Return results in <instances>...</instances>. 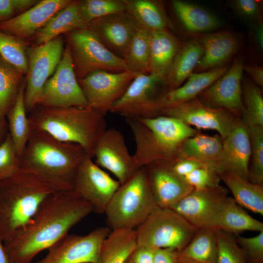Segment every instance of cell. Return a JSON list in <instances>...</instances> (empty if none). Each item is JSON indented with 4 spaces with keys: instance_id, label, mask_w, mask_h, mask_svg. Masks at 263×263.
Masks as SVG:
<instances>
[{
    "instance_id": "obj_1",
    "label": "cell",
    "mask_w": 263,
    "mask_h": 263,
    "mask_svg": "<svg viewBox=\"0 0 263 263\" xmlns=\"http://www.w3.org/2000/svg\"><path fill=\"white\" fill-rule=\"evenodd\" d=\"M92 212L73 189L49 195L26 224L3 242L9 263H31Z\"/></svg>"
},
{
    "instance_id": "obj_2",
    "label": "cell",
    "mask_w": 263,
    "mask_h": 263,
    "mask_svg": "<svg viewBox=\"0 0 263 263\" xmlns=\"http://www.w3.org/2000/svg\"><path fill=\"white\" fill-rule=\"evenodd\" d=\"M88 156L79 145L59 141L43 131L31 130L19 157L20 169L60 190L71 189L77 170Z\"/></svg>"
},
{
    "instance_id": "obj_3",
    "label": "cell",
    "mask_w": 263,
    "mask_h": 263,
    "mask_svg": "<svg viewBox=\"0 0 263 263\" xmlns=\"http://www.w3.org/2000/svg\"><path fill=\"white\" fill-rule=\"evenodd\" d=\"M31 130L44 132L63 142L81 146L94 158L107 129L104 116L90 107L36 106L28 115Z\"/></svg>"
},
{
    "instance_id": "obj_4",
    "label": "cell",
    "mask_w": 263,
    "mask_h": 263,
    "mask_svg": "<svg viewBox=\"0 0 263 263\" xmlns=\"http://www.w3.org/2000/svg\"><path fill=\"white\" fill-rule=\"evenodd\" d=\"M58 191L52 184L20 169L0 181V240L3 242L23 226L40 204Z\"/></svg>"
},
{
    "instance_id": "obj_5",
    "label": "cell",
    "mask_w": 263,
    "mask_h": 263,
    "mask_svg": "<svg viewBox=\"0 0 263 263\" xmlns=\"http://www.w3.org/2000/svg\"><path fill=\"white\" fill-rule=\"evenodd\" d=\"M160 208L152 195L144 168L120 185L105 211L111 230L136 229Z\"/></svg>"
},
{
    "instance_id": "obj_6",
    "label": "cell",
    "mask_w": 263,
    "mask_h": 263,
    "mask_svg": "<svg viewBox=\"0 0 263 263\" xmlns=\"http://www.w3.org/2000/svg\"><path fill=\"white\" fill-rule=\"evenodd\" d=\"M135 230L137 245L181 251L198 229L172 209L159 208Z\"/></svg>"
},
{
    "instance_id": "obj_7",
    "label": "cell",
    "mask_w": 263,
    "mask_h": 263,
    "mask_svg": "<svg viewBox=\"0 0 263 263\" xmlns=\"http://www.w3.org/2000/svg\"><path fill=\"white\" fill-rule=\"evenodd\" d=\"M169 91L166 81L155 75H136L110 112L125 118L149 119L162 116L165 95Z\"/></svg>"
},
{
    "instance_id": "obj_8",
    "label": "cell",
    "mask_w": 263,
    "mask_h": 263,
    "mask_svg": "<svg viewBox=\"0 0 263 263\" xmlns=\"http://www.w3.org/2000/svg\"><path fill=\"white\" fill-rule=\"evenodd\" d=\"M69 46L77 79L96 71H129L124 60L108 50L88 28L64 34Z\"/></svg>"
},
{
    "instance_id": "obj_9",
    "label": "cell",
    "mask_w": 263,
    "mask_h": 263,
    "mask_svg": "<svg viewBox=\"0 0 263 263\" xmlns=\"http://www.w3.org/2000/svg\"><path fill=\"white\" fill-rule=\"evenodd\" d=\"M64 49L62 36L40 45L27 47L28 69L24 94L27 113L38 106L43 86L54 73Z\"/></svg>"
},
{
    "instance_id": "obj_10",
    "label": "cell",
    "mask_w": 263,
    "mask_h": 263,
    "mask_svg": "<svg viewBox=\"0 0 263 263\" xmlns=\"http://www.w3.org/2000/svg\"><path fill=\"white\" fill-rule=\"evenodd\" d=\"M38 105L52 107L88 106L75 75L71 50L67 44L54 73L43 86Z\"/></svg>"
},
{
    "instance_id": "obj_11",
    "label": "cell",
    "mask_w": 263,
    "mask_h": 263,
    "mask_svg": "<svg viewBox=\"0 0 263 263\" xmlns=\"http://www.w3.org/2000/svg\"><path fill=\"white\" fill-rule=\"evenodd\" d=\"M111 230L98 227L85 235L66 234L35 263H99L102 245Z\"/></svg>"
},
{
    "instance_id": "obj_12",
    "label": "cell",
    "mask_w": 263,
    "mask_h": 263,
    "mask_svg": "<svg viewBox=\"0 0 263 263\" xmlns=\"http://www.w3.org/2000/svg\"><path fill=\"white\" fill-rule=\"evenodd\" d=\"M135 76L130 71L112 73L100 70L77 80L88 106L105 117Z\"/></svg>"
},
{
    "instance_id": "obj_13",
    "label": "cell",
    "mask_w": 263,
    "mask_h": 263,
    "mask_svg": "<svg viewBox=\"0 0 263 263\" xmlns=\"http://www.w3.org/2000/svg\"><path fill=\"white\" fill-rule=\"evenodd\" d=\"M162 115L176 118L198 129L216 131L222 140L229 133L240 119L225 109L207 106L197 97L184 103L166 106Z\"/></svg>"
},
{
    "instance_id": "obj_14",
    "label": "cell",
    "mask_w": 263,
    "mask_h": 263,
    "mask_svg": "<svg viewBox=\"0 0 263 263\" xmlns=\"http://www.w3.org/2000/svg\"><path fill=\"white\" fill-rule=\"evenodd\" d=\"M228 197L221 185L201 190L193 189L169 209L183 216L199 229L214 228Z\"/></svg>"
},
{
    "instance_id": "obj_15",
    "label": "cell",
    "mask_w": 263,
    "mask_h": 263,
    "mask_svg": "<svg viewBox=\"0 0 263 263\" xmlns=\"http://www.w3.org/2000/svg\"><path fill=\"white\" fill-rule=\"evenodd\" d=\"M120 185L88 156L77 170L73 189L91 206L93 212L103 214Z\"/></svg>"
},
{
    "instance_id": "obj_16",
    "label": "cell",
    "mask_w": 263,
    "mask_h": 263,
    "mask_svg": "<svg viewBox=\"0 0 263 263\" xmlns=\"http://www.w3.org/2000/svg\"><path fill=\"white\" fill-rule=\"evenodd\" d=\"M94 157V163L111 172L121 185L140 169L129 153L124 136L113 128L107 129L101 137L96 146Z\"/></svg>"
},
{
    "instance_id": "obj_17",
    "label": "cell",
    "mask_w": 263,
    "mask_h": 263,
    "mask_svg": "<svg viewBox=\"0 0 263 263\" xmlns=\"http://www.w3.org/2000/svg\"><path fill=\"white\" fill-rule=\"evenodd\" d=\"M244 66L242 58H235L225 74L198 95L199 100L207 106L224 109L242 117L244 110L242 89Z\"/></svg>"
},
{
    "instance_id": "obj_18",
    "label": "cell",
    "mask_w": 263,
    "mask_h": 263,
    "mask_svg": "<svg viewBox=\"0 0 263 263\" xmlns=\"http://www.w3.org/2000/svg\"><path fill=\"white\" fill-rule=\"evenodd\" d=\"M138 24L126 12L112 14L91 21L87 25L111 52L123 59Z\"/></svg>"
},
{
    "instance_id": "obj_19",
    "label": "cell",
    "mask_w": 263,
    "mask_h": 263,
    "mask_svg": "<svg viewBox=\"0 0 263 263\" xmlns=\"http://www.w3.org/2000/svg\"><path fill=\"white\" fill-rule=\"evenodd\" d=\"M144 168L154 199L160 208H169L194 189L164 163H155Z\"/></svg>"
},
{
    "instance_id": "obj_20",
    "label": "cell",
    "mask_w": 263,
    "mask_h": 263,
    "mask_svg": "<svg viewBox=\"0 0 263 263\" xmlns=\"http://www.w3.org/2000/svg\"><path fill=\"white\" fill-rule=\"evenodd\" d=\"M71 0H41L28 10L0 24V31L22 40L35 33Z\"/></svg>"
},
{
    "instance_id": "obj_21",
    "label": "cell",
    "mask_w": 263,
    "mask_h": 263,
    "mask_svg": "<svg viewBox=\"0 0 263 263\" xmlns=\"http://www.w3.org/2000/svg\"><path fill=\"white\" fill-rule=\"evenodd\" d=\"M222 140L221 166L219 172L228 171L248 181L251 147L248 127L239 119L232 131Z\"/></svg>"
},
{
    "instance_id": "obj_22",
    "label": "cell",
    "mask_w": 263,
    "mask_h": 263,
    "mask_svg": "<svg viewBox=\"0 0 263 263\" xmlns=\"http://www.w3.org/2000/svg\"><path fill=\"white\" fill-rule=\"evenodd\" d=\"M141 119L150 130L155 143L169 161L175 157L181 143L197 133L191 126L170 116L162 115Z\"/></svg>"
},
{
    "instance_id": "obj_23",
    "label": "cell",
    "mask_w": 263,
    "mask_h": 263,
    "mask_svg": "<svg viewBox=\"0 0 263 263\" xmlns=\"http://www.w3.org/2000/svg\"><path fill=\"white\" fill-rule=\"evenodd\" d=\"M197 39L203 46L204 53L195 68L196 73L223 66L240 45L238 36L229 31L201 34Z\"/></svg>"
},
{
    "instance_id": "obj_24",
    "label": "cell",
    "mask_w": 263,
    "mask_h": 263,
    "mask_svg": "<svg viewBox=\"0 0 263 263\" xmlns=\"http://www.w3.org/2000/svg\"><path fill=\"white\" fill-rule=\"evenodd\" d=\"M222 148L223 140L219 135L197 132L181 143L174 159L194 160L218 173L221 170Z\"/></svg>"
},
{
    "instance_id": "obj_25",
    "label": "cell",
    "mask_w": 263,
    "mask_h": 263,
    "mask_svg": "<svg viewBox=\"0 0 263 263\" xmlns=\"http://www.w3.org/2000/svg\"><path fill=\"white\" fill-rule=\"evenodd\" d=\"M80 0H72L54 15L32 37L35 45L46 43L67 32L85 28Z\"/></svg>"
},
{
    "instance_id": "obj_26",
    "label": "cell",
    "mask_w": 263,
    "mask_h": 263,
    "mask_svg": "<svg viewBox=\"0 0 263 263\" xmlns=\"http://www.w3.org/2000/svg\"><path fill=\"white\" fill-rule=\"evenodd\" d=\"M180 47L177 39L167 30L150 31L149 74L166 81Z\"/></svg>"
},
{
    "instance_id": "obj_27",
    "label": "cell",
    "mask_w": 263,
    "mask_h": 263,
    "mask_svg": "<svg viewBox=\"0 0 263 263\" xmlns=\"http://www.w3.org/2000/svg\"><path fill=\"white\" fill-rule=\"evenodd\" d=\"M239 206L253 212L263 215V186L226 171L218 173Z\"/></svg>"
},
{
    "instance_id": "obj_28",
    "label": "cell",
    "mask_w": 263,
    "mask_h": 263,
    "mask_svg": "<svg viewBox=\"0 0 263 263\" xmlns=\"http://www.w3.org/2000/svg\"><path fill=\"white\" fill-rule=\"evenodd\" d=\"M229 67L223 66L207 71L192 73L183 85L166 93L165 108L197 97L202 92L225 74Z\"/></svg>"
},
{
    "instance_id": "obj_29",
    "label": "cell",
    "mask_w": 263,
    "mask_h": 263,
    "mask_svg": "<svg viewBox=\"0 0 263 263\" xmlns=\"http://www.w3.org/2000/svg\"><path fill=\"white\" fill-rule=\"evenodd\" d=\"M203 53V47L197 39L180 47L166 79L169 91L180 87L193 73Z\"/></svg>"
},
{
    "instance_id": "obj_30",
    "label": "cell",
    "mask_w": 263,
    "mask_h": 263,
    "mask_svg": "<svg viewBox=\"0 0 263 263\" xmlns=\"http://www.w3.org/2000/svg\"><path fill=\"white\" fill-rule=\"evenodd\" d=\"M126 11L138 25L150 31L167 30L169 20L164 7L158 1L123 0Z\"/></svg>"
},
{
    "instance_id": "obj_31",
    "label": "cell",
    "mask_w": 263,
    "mask_h": 263,
    "mask_svg": "<svg viewBox=\"0 0 263 263\" xmlns=\"http://www.w3.org/2000/svg\"><path fill=\"white\" fill-rule=\"evenodd\" d=\"M215 229L235 235L244 231H263V223L250 215L244 208L228 196L217 221Z\"/></svg>"
},
{
    "instance_id": "obj_32",
    "label": "cell",
    "mask_w": 263,
    "mask_h": 263,
    "mask_svg": "<svg viewBox=\"0 0 263 263\" xmlns=\"http://www.w3.org/2000/svg\"><path fill=\"white\" fill-rule=\"evenodd\" d=\"M137 246L135 229L111 230L102 245L99 263H126Z\"/></svg>"
},
{
    "instance_id": "obj_33",
    "label": "cell",
    "mask_w": 263,
    "mask_h": 263,
    "mask_svg": "<svg viewBox=\"0 0 263 263\" xmlns=\"http://www.w3.org/2000/svg\"><path fill=\"white\" fill-rule=\"evenodd\" d=\"M179 255L182 263H216L217 242L214 228L199 229Z\"/></svg>"
},
{
    "instance_id": "obj_34",
    "label": "cell",
    "mask_w": 263,
    "mask_h": 263,
    "mask_svg": "<svg viewBox=\"0 0 263 263\" xmlns=\"http://www.w3.org/2000/svg\"><path fill=\"white\" fill-rule=\"evenodd\" d=\"M172 8L179 20L188 31L204 33L220 27L218 18L209 11L195 4L180 0L171 2Z\"/></svg>"
},
{
    "instance_id": "obj_35",
    "label": "cell",
    "mask_w": 263,
    "mask_h": 263,
    "mask_svg": "<svg viewBox=\"0 0 263 263\" xmlns=\"http://www.w3.org/2000/svg\"><path fill=\"white\" fill-rule=\"evenodd\" d=\"M25 87V79H23L15 101L6 116L8 132L19 157L25 147L31 131L24 103Z\"/></svg>"
},
{
    "instance_id": "obj_36",
    "label": "cell",
    "mask_w": 263,
    "mask_h": 263,
    "mask_svg": "<svg viewBox=\"0 0 263 263\" xmlns=\"http://www.w3.org/2000/svg\"><path fill=\"white\" fill-rule=\"evenodd\" d=\"M150 31L138 26L123 59L129 71L136 75L149 74Z\"/></svg>"
},
{
    "instance_id": "obj_37",
    "label": "cell",
    "mask_w": 263,
    "mask_h": 263,
    "mask_svg": "<svg viewBox=\"0 0 263 263\" xmlns=\"http://www.w3.org/2000/svg\"><path fill=\"white\" fill-rule=\"evenodd\" d=\"M24 75L0 56V117L6 114L17 97Z\"/></svg>"
},
{
    "instance_id": "obj_38",
    "label": "cell",
    "mask_w": 263,
    "mask_h": 263,
    "mask_svg": "<svg viewBox=\"0 0 263 263\" xmlns=\"http://www.w3.org/2000/svg\"><path fill=\"white\" fill-rule=\"evenodd\" d=\"M244 112L241 120L247 126H263V98L258 86L244 79L242 86Z\"/></svg>"
},
{
    "instance_id": "obj_39",
    "label": "cell",
    "mask_w": 263,
    "mask_h": 263,
    "mask_svg": "<svg viewBox=\"0 0 263 263\" xmlns=\"http://www.w3.org/2000/svg\"><path fill=\"white\" fill-rule=\"evenodd\" d=\"M27 48L23 40L0 31V56L24 75L28 69Z\"/></svg>"
},
{
    "instance_id": "obj_40",
    "label": "cell",
    "mask_w": 263,
    "mask_h": 263,
    "mask_svg": "<svg viewBox=\"0 0 263 263\" xmlns=\"http://www.w3.org/2000/svg\"><path fill=\"white\" fill-rule=\"evenodd\" d=\"M248 128L251 147V164L248 179L251 183L263 185V126L255 125Z\"/></svg>"
},
{
    "instance_id": "obj_41",
    "label": "cell",
    "mask_w": 263,
    "mask_h": 263,
    "mask_svg": "<svg viewBox=\"0 0 263 263\" xmlns=\"http://www.w3.org/2000/svg\"><path fill=\"white\" fill-rule=\"evenodd\" d=\"M215 232L217 242L216 263H248L235 234L218 229H215Z\"/></svg>"
},
{
    "instance_id": "obj_42",
    "label": "cell",
    "mask_w": 263,
    "mask_h": 263,
    "mask_svg": "<svg viewBox=\"0 0 263 263\" xmlns=\"http://www.w3.org/2000/svg\"><path fill=\"white\" fill-rule=\"evenodd\" d=\"M80 3L87 25L95 19L126 11L123 0H80Z\"/></svg>"
},
{
    "instance_id": "obj_43",
    "label": "cell",
    "mask_w": 263,
    "mask_h": 263,
    "mask_svg": "<svg viewBox=\"0 0 263 263\" xmlns=\"http://www.w3.org/2000/svg\"><path fill=\"white\" fill-rule=\"evenodd\" d=\"M19 169V158L8 133L0 144V181L11 176Z\"/></svg>"
},
{
    "instance_id": "obj_44",
    "label": "cell",
    "mask_w": 263,
    "mask_h": 263,
    "mask_svg": "<svg viewBox=\"0 0 263 263\" xmlns=\"http://www.w3.org/2000/svg\"><path fill=\"white\" fill-rule=\"evenodd\" d=\"M238 244L250 263H263V231L251 237L235 235Z\"/></svg>"
},
{
    "instance_id": "obj_45",
    "label": "cell",
    "mask_w": 263,
    "mask_h": 263,
    "mask_svg": "<svg viewBox=\"0 0 263 263\" xmlns=\"http://www.w3.org/2000/svg\"><path fill=\"white\" fill-rule=\"evenodd\" d=\"M194 189L201 190L220 186V178L214 170L206 167L198 168L184 177Z\"/></svg>"
},
{
    "instance_id": "obj_46",
    "label": "cell",
    "mask_w": 263,
    "mask_h": 263,
    "mask_svg": "<svg viewBox=\"0 0 263 263\" xmlns=\"http://www.w3.org/2000/svg\"><path fill=\"white\" fill-rule=\"evenodd\" d=\"M234 10L241 17L246 19L260 20V2L255 0H235L231 2Z\"/></svg>"
},
{
    "instance_id": "obj_47",
    "label": "cell",
    "mask_w": 263,
    "mask_h": 263,
    "mask_svg": "<svg viewBox=\"0 0 263 263\" xmlns=\"http://www.w3.org/2000/svg\"><path fill=\"white\" fill-rule=\"evenodd\" d=\"M163 163L167 165L175 174L183 178L195 169L205 167L198 161L185 158H175Z\"/></svg>"
},
{
    "instance_id": "obj_48",
    "label": "cell",
    "mask_w": 263,
    "mask_h": 263,
    "mask_svg": "<svg viewBox=\"0 0 263 263\" xmlns=\"http://www.w3.org/2000/svg\"><path fill=\"white\" fill-rule=\"evenodd\" d=\"M16 13H21L19 0H0V24L14 17Z\"/></svg>"
},
{
    "instance_id": "obj_49",
    "label": "cell",
    "mask_w": 263,
    "mask_h": 263,
    "mask_svg": "<svg viewBox=\"0 0 263 263\" xmlns=\"http://www.w3.org/2000/svg\"><path fill=\"white\" fill-rule=\"evenodd\" d=\"M154 263H182L179 251L172 248H159L154 252Z\"/></svg>"
},
{
    "instance_id": "obj_50",
    "label": "cell",
    "mask_w": 263,
    "mask_h": 263,
    "mask_svg": "<svg viewBox=\"0 0 263 263\" xmlns=\"http://www.w3.org/2000/svg\"><path fill=\"white\" fill-rule=\"evenodd\" d=\"M154 250L148 246L137 245L131 259L133 263H154Z\"/></svg>"
},
{
    "instance_id": "obj_51",
    "label": "cell",
    "mask_w": 263,
    "mask_h": 263,
    "mask_svg": "<svg viewBox=\"0 0 263 263\" xmlns=\"http://www.w3.org/2000/svg\"><path fill=\"white\" fill-rule=\"evenodd\" d=\"M244 71L251 78L255 84L260 87H263V68L262 66L256 65L245 66L244 65Z\"/></svg>"
},
{
    "instance_id": "obj_52",
    "label": "cell",
    "mask_w": 263,
    "mask_h": 263,
    "mask_svg": "<svg viewBox=\"0 0 263 263\" xmlns=\"http://www.w3.org/2000/svg\"><path fill=\"white\" fill-rule=\"evenodd\" d=\"M254 36L259 47L263 48V26L260 21H257L254 28Z\"/></svg>"
},
{
    "instance_id": "obj_53",
    "label": "cell",
    "mask_w": 263,
    "mask_h": 263,
    "mask_svg": "<svg viewBox=\"0 0 263 263\" xmlns=\"http://www.w3.org/2000/svg\"><path fill=\"white\" fill-rule=\"evenodd\" d=\"M6 119L0 117V144L4 141L9 133Z\"/></svg>"
},
{
    "instance_id": "obj_54",
    "label": "cell",
    "mask_w": 263,
    "mask_h": 263,
    "mask_svg": "<svg viewBox=\"0 0 263 263\" xmlns=\"http://www.w3.org/2000/svg\"><path fill=\"white\" fill-rule=\"evenodd\" d=\"M0 240V263H10L3 244Z\"/></svg>"
},
{
    "instance_id": "obj_55",
    "label": "cell",
    "mask_w": 263,
    "mask_h": 263,
    "mask_svg": "<svg viewBox=\"0 0 263 263\" xmlns=\"http://www.w3.org/2000/svg\"><path fill=\"white\" fill-rule=\"evenodd\" d=\"M126 263H133L132 260L131 259V256L129 257V258L128 260L127 261V262H126Z\"/></svg>"
}]
</instances>
